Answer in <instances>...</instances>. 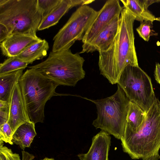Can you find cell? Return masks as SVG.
<instances>
[{
	"instance_id": "44dd1931",
	"label": "cell",
	"mask_w": 160,
	"mask_h": 160,
	"mask_svg": "<svg viewBox=\"0 0 160 160\" xmlns=\"http://www.w3.org/2000/svg\"><path fill=\"white\" fill-rule=\"evenodd\" d=\"M153 24L152 21H143L141 22L139 26L136 28L139 36L146 41L149 40L150 36L158 35V33L152 29Z\"/></svg>"
},
{
	"instance_id": "5b68a950",
	"label": "cell",
	"mask_w": 160,
	"mask_h": 160,
	"mask_svg": "<svg viewBox=\"0 0 160 160\" xmlns=\"http://www.w3.org/2000/svg\"><path fill=\"white\" fill-rule=\"evenodd\" d=\"M42 19L37 0H0V23L6 27L10 35H36Z\"/></svg>"
},
{
	"instance_id": "52a82bcc",
	"label": "cell",
	"mask_w": 160,
	"mask_h": 160,
	"mask_svg": "<svg viewBox=\"0 0 160 160\" xmlns=\"http://www.w3.org/2000/svg\"><path fill=\"white\" fill-rule=\"evenodd\" d=\"M117 84L129 100L138 105L146 113L157 99L150 78L138 66H127L121 73Z\"/></svg>"
},
{
	"instance_id": "6da1fadb",
	"label": "cell",
	"mask_w": 160,
	"mask_h": 160,
	"mask_svg": "<svg viewBox=\"0 0 160 160\" xmlns=\"http://www.w3.org/2000/svg\"><path fill=\"white\" fill-rule=\"evenodd\" d=\"M134 17L123 7L120 14L118 31L111 47L99 52L100 74L112 84H117L120 75L128 65L138 66L134 44Z\"/></svg>"
},
{
	"instance_id": "7c38bea8",
	"label": "cell",
	"mask_w": 160,
	"mask_h": 160,
	"mask_svg": "<svg viewBox=\"0 0 160 160\" xmlns=\"http://www.w3.org/2000/svg\"><path fill=\"white\" fill-rule=\"evenodd\" d=\"M41 39L37 35L12 34L0 42L1 51L3 55L8 58L17 56L29 46Z\"/></svg>"
},
{
	"instance_id": "603a6c76",
	"label": "cell",
	"mask_w": 160,
	"mask_h": 160,
	"mask_svg": "<svg viewBox=\"0 0 160 160\" xmlns=\"http://www.w3.org/2000/svg\"><path fill=\"white\" fill-rule=\"evenodd\" d=\"M13 133L8 122L0 126V141L13 145L12 139Z\"/></svg>"
},
{
	"instance_id": "484cf974",
	"label": "cell",
	"mask_w": 160,
	"mask_h": 160,
	"mask_svg": "<svg viewBox=\"0 0 160 160\" xmlns=\"http://www.w3.org/2000/svg\"><path fill=\"white\" fill-rule=\"evenodd\" d=\"M10 35V33L6 27L0 23V42L4 40Z\"/></svg>"
},
{
	"instance_id": "d4e9b609",
	"label": "cell",
	"mask_w": 160,
	"mask_h": 160,
	"mask_svg": "<svg viewBox=\"0 0 160 160\" xmlns=\"http://www.w3.org/2000/svg\"><path fill=\"white\" fill-rule=\"evenodd\" d=\"M9 116V107L0 108V126L7 122Z\"/></svg>"
},
{
	"instance_id": "3957f363",
	"label": "cell",
	"mask_w": 160,
	"mask_h": 160,
	"mask_svg": "<svg viewBox=\"0 0 160 160\" xmlns=\"http://www.w3.org/2000/svg\"><path fill=\"white\" fill-rule=\"evenodd\" d=\"M19 84L25 110L35 124L43 122L46 102L53 96L58 85L46 78L36 69H27L20 78Z\"/></svg>"
},
{
	"instance_id": "d6986e66",
	"label": "cell",
	"mask_w": 160,
	"mask_h": 160,
	"mask_svg": "<svg viewBox=\"0 0 160 160\" xmlns=\"http://www.w3.org/2000/svg\"><path fill=\"white\" fill-rule=\"evenodd\" d=\"M146 113L138 105L130 101L125 129L133 132H137L143 124Z\"/></svg>"
},
{
	"instance_id": "4fadbf2b",
	"label": "cell",
	"mask_w": 160,
	"mask_h": 160,
	"mask_svg": "<svg viewBox=\"0 0 160 160\" xmlns=\"http://www.w3.org/2000/svg\"><path fill=\"white\" fill-rule=\"evenodd\" d=\"M111 140L109 134L101 131L92 138L88 152L78 154V158L80 160H108Z\"/></svg>"
},
{
	"instance_id": "f546056e",
	"label": "cell",
	"mask_w": 160,
	"mask_h": 160,
	"mask_svg": "<svg viewBox=\"0 0 160 160\" xmlns=\"http://www.w3.org/2000/svg\"><path fill=\"white\" fill-rule=\"evenodd\" d=\"M9 107V102L6 101L0 100V108Z\"/></svg>"
},
{
	"instance_id": "ffe728a7",
	"label": "cell",
	"mask_w": 160,
	"mask_h": 160,
	"mask_svg": "<svg viewBox=\"0 0 160 160\" xmlns=\"http://www.w3.org/2000/svg\"><path fill=\"white\" fill-rule=\"evenodd\" d=\"M29 64V62L22 60L16 56L9 58L0 64V75L24 69Z\"/></svg>"
},
{
	"instance_id": "4316f807",
	"label": "cell",
	"mask_w": 160,
	"mask_h": 160,
	"mask_svg": "<svg viewBox=\"0 0 160 160\" xmlns=\"http://www.w3.org/2000/svg\"><path fill=\"white\" fill-rule=\"evenodd\" d=\"M154 75L156 80L160 84V64L158 62L156 64Z\"/></svg>"
},
{
	"instance_id": "e0dca14e",
	"label": "cell",
	"mask_w": 160,
	"mask_h": 160,
	"mask_svg": "<svg viewBox=\"0 0 160 160\" xmlns=\"http://www.w3.org/2000/svg\"><path fill=\"white\" fill-rule=\"evenodd\" d=\"M49 48L48 42L45 39H41L29 46L16 57L32 63L36 60L46 57Z\"/></svg>"
},
{
	"instance_id": "4dcf8cb0",
	"label": "cell",
	"mask_w": 160,
	"mask_h": 160,
	"mask_svg": "<svg viewBox=\"0 0 160 160\" xmlns=\"http://www.w3.org/2000/svg\"><path fill=\"white\" fill-rule=\"evenodd\" d=\"M41 160H55L53 158H45L43 159H42Z\"/></svg>"
},
{
	"instance_id": "277c9868",
	"label": "cell",
	"mask_w": 160,
	"mask_h": 160,
	"mask_svg": "<svg viewBox=\"0 0 160 160\" xmlns=\"http://www.w3.org/2000/svg\"><path fill=\"white\" fill-rule=\"evenodd\" d=\"M84 59L79 53H73L70 49L51 51L44 61L28 67L36 69L46 78L58 86L75 87L84 78Z\"/></svg>"
},
{
	"instance_id": "7a4b0ae2",
	"label": "cell",
	"mask_w": 160,
	"mask_h": 160,
	"mask_svg": "<svg viewBox=\"0 0 160 160\" xmlns=\"http://www.w3.org/2000/svg\"><path fill=\"white\" fill-rule=\"evenodd\" d=\"M123 152L132 159H143L160 148V101L156 99L146 113L141 128L136 132L125 129L120 139Z\"/></svg>"
},
{
	"instance_id": "5bb4252c",
	"label": "cell",
	"mask_w": 160,
	"mask_h": 160,
	"mask_svg": "<svg viewBox=\"0 0 160 160\" xmlns=\"http://www.w3.org/2000/svg\"><path fill=\"white\" fill-rule=\"evenodd\" d=\"M93 0H62L59 4L47 16L43 18L38 27V30L48 28L56 24L61 18L73 7L80 5H87Z\"/></svg>"
},
{
	"instance_id": "2e32d148",
	"label": "cell",
	"mask_w": 160,
	"mask_h": 160,
	"mask_svg": "<svg viewBox=\"0 0 160 160\" xmlns=\"http://www.w3.org/2000/svg\"><path fill=\"white\" fill-rule=\"evenodd\" d=\"M35 124L30 121L20 126L13 134L12 142L13 144L18 145L23 150L29 147L37 134Z\"/></svg>"
},
{
	"instance_id": "cb8c5ba5",
	"label": "cell",
	"mask_w": 160,
	"mask_h": 160,
	"mask_svg": "<svg viewBox=\"0 0 160 160\" xmlns=\"http://www.w3.org/2000/svg\"><path fill=\"white\" fill-rule=\"evenodd\" d=\"M3 142L0 141V160H21L19 155L4 146Z\"/></svg>"
},
{
	"instance_id": "8fae6325",
	"label": "cell",
	"mask_w": 160,
	"mask_h": 160,
	"mask_svg": "<svg viewBox=\"0 0 160 160\" xmlns=\"http://www.w3.org/2000/svg\"><path fill=\"white\" fill-rule=\"evenodd\" d=\"M18 82L14 86L9 102V116L8 122L13 133L21 125L30 121L25 110Z\"/></svg>"
},
{
	"instance_id": "ac0fdd59",
	"label": "cell",
	"mask_w": 160,
	"mask_h": 160,
	"mask_svg": "<svg viewBox=\"0 0 160 160\" xmlns=\"http://www.w3.org/2000/svg\"><path fill=\"white\" fill-rule=\"evenodd\" d=\"M24 69L0 75V100L9 102L11 95L15 84L19 82Z\"/></svg>"
},
{
	"instance_id": "9c48e42d",
	"label": "cell",
	"mask_w": 160,
	"mask_h": 160,
	"mask_svg": "<svg viewBox=\"0 0 160 160\" xmlns=\"http://www.w3.org/2000/svg\"><path fill=\"white\" fill-rule=\"evenodd\" d=\"M123 8L118 0L107 1L86 32L82 40L83 44L94 39L116 16L120 15Z\"/></svg>"
},
{
	"instance_id": "7402d4cb",
	"label": "cell",
	"mask_w": 160,
	"mask_h": 160,
	"mask_svg": "<svg viewBox=\"0 0 160 160\" xmlns=\"http://www.w3.org/2000/svg\"><path fill=\"white\" fill-rule=\"evenodd\" d=\"M62 0H37V6L41 12L42 19L49 14Z\"/></svg>"
},
{
	"instance_id": "8992f818",
	"label": "cell",
	"mask_w": 160,
	"mask_h": 160,
	"mask_svg": "<svg viewBox=\"0 0 160 160\" xmlns=\"http://www.w3.org/2000/svg\"><path fill=\"white\" fill-rule=\"evenodd\" d=\"M88 100L95 104L97 109V117L92 125L120 139L125 132L130 101L122 89L118 84L117 90L112 95Z\"/></svg>"
},
{
	"instance_id": "f1b7e54d",
	"label": "cell",
	"mask_w": 160,
	"mask_h": 160,
	"mask_svg": "<svg viewBox=\"0 0 160 160\" xmlns=\"http://www.w3.org/2000/svg\"><path fill=\"white\" fill-rule=\"evenodd\" d=\"M160 158V156L158 152L151 156L142 159V160H158Z\"/></svg>"
},
{
	"instance_id": "30bf717a",
	"label": "cell",
	"mask_w": 160,
	"mask_h": 160,
	"mask_svg": "<svg viewBox=\"0 0 160 160\" xmlns=\"http://www.w3.org/2000/svg\"><path fill=\"white\" fill-rule=\"evenodd\" d=\"M120 15L116 16L91 41L83 44L82 50L79 53H92L108 50L113 43L118 31Z\"/></svg>"
},
{
	"instance_id": "1f68e13d",
	"label": "cell",
	"mask_w": 160,
	"mask_h": 160,
	"mask_svg": "<svg viewBox=\"0 0 160 160\" xmlns=\"http://www.w3.org/2000/svg\"><path fill=\"white\" fill-rule=\"evenodd\" d=\"M156 20L160 22V17L157 18Z\"/></svg>"
},
{
	"instance_id": "83f0119b",
	"label": "cell",
	"mask_w": 160,
	"mask_h": 160,
	"mask_svg": "<svg viewBox=\"0 0 160 160\" xmlns=\"http://www.w3.org/2000/svg\"><path fill=\"white\" fill-rule=\"evenodd\" d=\"M22 160H32L35 157L28 152L23 151L22 152Z\"/></svg>"
},
{
	"instance_id": "9a60e30c",
	"label": "cell",
	"mask_w": 160,
	"mask_h": 160,
	"mask_svg": "<svg viewBox=\"0 0 160 160\" xmlns=\"http://www.w3.org/2000/svg\"><path fill=\"white\" fill-rule=\"evenodd\" d=\"M123 7L134 17L135 20L140 22L150 20L153 22L156 18L148 9V7L159 0H121Z\"/></svg>"
},
{
	"instance_id": "ba28073f",
	"label": "cell",
	"mask_w": 160,
	"mask_h": 160,
	"mask_svg": "<svg viewBox=\"0 0 160 160\" xmlns=\"http://www.w3.org/2000/svg\"><path fill=\"white\" fill-rule=\"evenodd\" d=\"M98 14L87 5L79 7L53 37L52 51L70 49L75 41L82 40Z\"/></svg>"
}]
</instances>
